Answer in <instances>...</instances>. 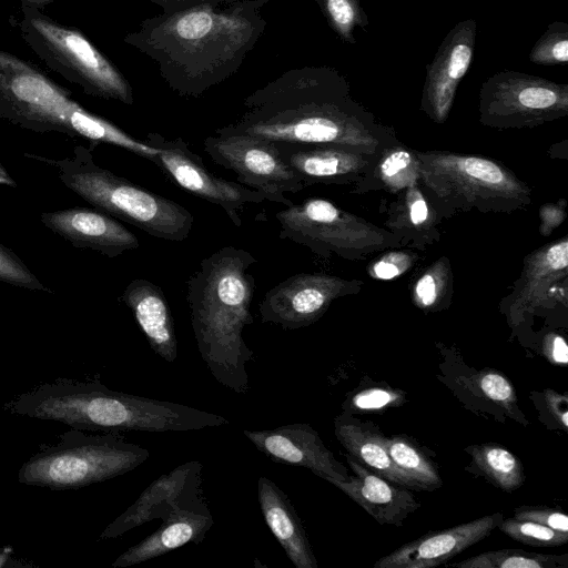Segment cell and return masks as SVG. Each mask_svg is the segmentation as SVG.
I'll return each instance as SVG.
<instances>
[{
  "mask_svg": "<svg viewBox=\"0 0 568 568\" xmlns=\"http://www.w3.org/2000/svg\"><path fill=\"white\" fill-rule=\"evenodd\" d=\"M545 406L561 429H568V396L567 393H558L554 389H545L542 393Z\"/></svg>",
  "mask_w": 568,
  "mask_h": 568,
  "instance_id": "cell-41",
  "label": "cell"
},
{
  "mask_svg": "<svg viewBox=\"0 0 568 568\" xmlns=\"http://www.w3.org/2000/svg\"><path fill=\"white\" fill-rule=\"evenodd\" d=\"M273 142L304 186L357 184L372 172L381 155L336 143Z\"/></svg>",
  "mask_w": 568,
  "mask_h": 568,
  "instance_id": "cell-16",
  "label": "cell"
},
{
  "mask_svg": "<svg viewBox=\"0 0 568 568\" xmlns=\"http://www.w3.org/2000/svg\"><path fill=\"white\" fill-rule=\"evenodd\" d=\"M466 381L471 383L480 397L504 409L509 417L517 422L524 425L528 424L519 410L516 390L504 374L493 369H484L477 372L470 378H466Z\"/></svg>",
  "mask_w": 568,
  "mask_h": 568,
  "instance_id": "cell-32",
  "label": "cell"
},
{
  "mask_svg": "<svg viewBox=\"0 0 568 568\" xmlns=\"http://www.w3.org/2000/svg\"><path fill=\"white\" fill-rule=\"evenodd\" d=\"M480 122L527 128L568 114V85L518 71H500L479 92Z\"/></svg>",
  "mask_w": 568,
  "mask_h": 568,
  "instance_id": "cell-11",
  "label": "cell"
},
{
  "mask_svg": "<svg viewBox=\"0 0 568 568\" xmlns=\"http://www.w3.org/2000/svg\"><path fill=\"white\" fill-rule=\"evenodd\" d=\"M399 203L390 205V213L385 225L388 231L407 241L410 246L423 248L439 239L436 229L438 213L430 207L418 186H412L403 192Z\"/></svg>",
  "mask_w": 568,
  "mask_h": 568,
  "instance_id": "cell-27",
  "label": "cell"
},
{
  "mask_svg": "<svg viewBox=\"0 0 568 568\" xmlns=\"http://www.w3.org/2000/svg\"><path fill=\"white\" fill-rule=\"evenodd\" d=\"M418 181L419 172L415 151L408 150L399 142L379 155L372 172L357 183L355 191L382 189L390 193H403L416 186Z\"/></svg>",
  "mask_w": 568,
  "mask_h": 568,
  "instance_id": "cell-28",
  "label": "cell"
},
{
  "mask_svg": "<svg viewBox=\"0 0 568 568\" xmlns=\"http://www.w3.org/2000/svg\"><path fill=\"white\" fill-rule=\"evenodd\" d=\"M452 272L446 258L434 263L417 280L413 290L414 303L423 310L443 307L445 297L450 292Z\"/></svg>",
  "mask_w": 568,
  "mask_h": 568,
  "instance_id": "cell-34",
  "label": "cell"
},
{
  "mask_svg": "<svg viewBox=\"0 0 568 568\" xmlns=\"http://www.w3.org/2000/svg\"><path fill=\"white\" fill-rule=\"evenodd\" d=\"M458 568H567L568 555H545L523 549H498L481 552L459 562Z\"/></svg>",
  "mask_w": 568,
  "mask_h": 568,
  "instance_id": "cell-31",
  "label": "cell"
},
{
  "mask_svg": "<svg viewBox=\"0 0 568 568\" xmlns=\"http://www.w3.org/2000/svg\"><path fill=\"white\" fill-rule=\"evenodd\" d=\"M503 518L500 513H495L452 528L426 532L381 557L374 568H432L443 565L490 535Z\"/></svg>",
  "mask_w": 568,
  "mask_h": 568,
  "instance_id": "cell-19",
  "label": "cell"
},
{
  "mask_svg": "<svg viewBox=\"0 0 568 568\" xmlns=\"http://www.w3.org/2000/svg\"><path fill=\"white\" fill-rule=\"evenodd\" d=\"M0 118L36 131H59L119 145L123 130L74 101L36 65L0 50Z\"/></svg>",
  "mask_w": 568,
  "mask_h": 568,
  "instance_id": "cell-6",
  "label": "cell"
},
{
  "mask_svg": "<svg viewBox=\"0 0 568 568\" xmlns=\"http://www.w3.org/2000/svg\"><path fill=\"white\" fill-rule=\"evenodd\" d=\"M517 519L530 520L568 534V517L559 509L546 506H520L514 510Z\"/></svg>",
  "mask_w": 568,
  "mask_h": 568,
  "instance_id": "cell-40",
  "label": "cell"
},
{
  "mask_svg": "<svg viewBox=\"0 0 568 568\" xmlns=\"http://www.w3.org/2000/svg\"><path fill=\"white\" fill-rule=\"evenodd\" d=\"M0 184L17 187V182L12 179L6 168L0 163Z\"/></svg>",
  "mask_w": 568,
  "mask_h": 568,
  "instance_id": "cell-45",
  "label": "cell"
},
{
  "mask_svg": "<svg viewBox=\"0 0 568 568\" xmlns=\"http://www.w3.org/2000/svg\"><path fill=\"white\" fill-rule=\"evenodd\" d=\"M529 59L542 65L567 64L568 24L559 21L549 24L531 49Z\"/></svg>",
  "mask_w": 568,
  "mask_h": 568,
  "instance_id": "cell-37",
  "label": "cell"
},
{
  "mask_svg": "<svg viewBox=\"0 0 568 568\" xmlns=\"http://www.w3.org/2000/svg\"><path fill=\"white\" fill-rule=\"evenodd\" d=\"M415 258L412 252L390 251L369 266L368 274L376 280H393L408 271L415 263Z\"/></svg>",
  "mask_w": 568,
  "mask_h": 568,
  "instance_id": "cell-39",
  "label": "cell"
},
{
  "mask_svg": "<svg viewBox=\"0 0 568 568\" xmlns=\"http://www.w3.org/2000/svg\"><path fill=\"white\" fill-rule=\"evenodd\" d=\"M18 28L26 43L50 69L87 94L133 104L130 82L80 30L23 4Z\"/></svg>",
  "mask_w": 568,
  "mask_h": 568,
  "instance_id": "cell-9",
  "label": "cell"
},
{
  "mask_svg": "<svg viewBox=\"0 0 568 568\" xmlns=\"http://www.w3.org/2000/svg\"><path fill=\"white\" fill-rule=\"evenodd\" d=\"M474 19L458 22L445 37L435 58L426 67L422 109L435 122L446 121L456 90L468 71L475 49Z\"/></svg>",
  "mask_w": 568,
  "mask_h": 568,
  "instance_id": "cell-17",
  "label": "cell"
},
{
  "mask_svg": "<svg viewBox=\"0 0 568 568\" xmlns=\"http://www.w3.org/2000/svg\"><path fill=\"white\" fill-rule=\"evenodd\" d=\"M210 508L186 509L166 520L142 541L128 548L113 562V568H126L165 555L189 542L201 544L211 527Z\"/></svg>",
  "mask_w": 568,
  "mask_h": 568,
  "instance_id": "cell-25",
  "label": "cell"
},
{
  "mask_svg": "<svg viewBox=\"0 0 568 568\" xmlns=\"http://www.w3.org/2000/svg\"><path fill=\"white\" fill-rule=\"evenodd\" d=\"M272 0H237L145 18L124 42L153 61L168 87L197 98L234 75L265 28Z\"/></svg>",
  "mask_w": 568,
  "mask_h": 568,
  "instance_id": "cell-2",
  "label": "cell"
},
{
  "mask_svg": "<svg viewBox=\"0 0 568 568\" xmlns=\"http://www.w3.org/2000/svg\"><path fill=\"white\" fill-rule=\"evenodd\" d=\"M263 518L296 568H317L306 531L287 495L265 476L257 481Z\"/></svg>",
  "mask_w": 568,
  "mask_h": 568,
  "instance_id": "cell-24",
  "label": "cell"
},
{
  "mask_svg": "<svg viewBox=\"0 0 568 568\" xmlns=\"http://www.w3.org/2000/svg\"><path fill=\"white\" fill-rule=\"evenodd\" d=\"M45 227L75 247L91 248L108 257L138 248L139 239L111 215L88 207H72L40 215Z\"/></svg>",
  "mask_w": 568,
  "mask_h": 568,
  "instance_id": "cell-20",
  "label": "cell"
},
{
  "mask_svg": "<svg viewBox=\"0 0 568 568\" xmlns=\"http://www.w3.org/2000/svg\"><path fill=\"white\" fill-rule=\"evenodd\" d=\"M0 281L32 291L52 293L11 250L0 243Z\"/></svg>",
  "mask_w": 568,
  "mask_h": 568,
  "instance_id": "cell-38",
  "label": "cell"
},
{
  "mask_svg": "<svg viewBox=\"0 0 568 568\" xmlns=\"http://www.w3.org/2000/svg\"><path fill=\"white\" fill-rule=\"evenodd\" d=\"M345 458L353 475L346 480H325L346 494L379 525L400 527L420 507L409 488L396 485L369 470L348 454Z\"/></svg>",
  "mask_w": 568,
  "mask_h": 568,
  "instance_id": "cell-21",
  "label": "cell"
},
{
  "mask_svg": "<svg viewBox=\"0 0 568 568\" xmlns=\"http://www.w3.org/2000/svg\"><path fill=\"white\" fill-rule=\"evenodd\" d=\"M11 415L65 424L74 429L118 433L187 432L220 427L224 417L194 407L108 388L100 381L58 378L9 399Z\"/></svg>",
  "mask_w": 568,
  "mask_h": 568,
  "instance_id": "cell-4",
  "label": "cell"
},
{
  "mask_svg": "<svg viewBox=\"0 0 568 568\" xmlns=\"http://www.w3.org/2000/svg\"><path fill=\"white\" fill-rule=\"evenodd\" d=\"M280 239L308 247L314 254L355 261L402 241L384 227L376 226L329 202L310 197L276 212Z\"/></svg>",
  "mask_w": 568,
  "mask_h": 568,
  "instance_id": "cell-10",
  "label": "cell"
},
{
  "mask_svg": "<svg viewBox=\"0 0 568 568\" xmlns=\"http://www.w3.org/2000/svg\"><path fill=\"white\" fill-rule=\"evenodd\" d=\"M567 266V237L527 256L521 275L507 300V314L514 324L520 322L525 312L540 305L556 283L566 280Z\"/></svg>",
  "mask_w": 568,
  "mask_h": 568,
  "instance_id": "cell-22",
  "label": "cell"
},
{
  "mask_svg": "<svg viewBox=\"0 0 568 568\" xmlns=\"http://www.w3.org/2000/svg\"><path fill=\"white\" fill-rule=\"evenodd\" d=\"M12 550L7 548H0V568H23L32 567L31 564L24 562L21 559H17L12 555Z\"/></svg>",
  "mask_w": 568,
  "mask_h": 568,
  "instance_id": "cell-44",
  "label": "cell"
},
{
  "mask_svg": "<svg viewBox=\"0 0 568 568\" xmlns=\"http://www.w3.org/2000/svg\"><path fill=\"white\" fill-rule=\"evenodd\" d=\"M470 456L468 471L488 480L496 488L511 493L526 479L523 464L511 452L496 443L474 444L465 448Z\"/></svg>",
  "mask_w": 568,
  "mask_h": 568,
  "instance_id": "cell-29",
  "label": "cell"
},
{
  "mask_svg": "<svg viewBox=\"0 0 568 568\" xmlns=\"http://www.w3.org/2000/svg\"><path fill=\"white\" fill-rule=\"evenodd\" d=\"M52 1H55V0H20L21 4L28 6V7H33V8L42 7Z\"/></svg>",
  "mask_w": 568,
  "mask_h": 568,
  "instance_id": "cell-46",
  "label": "cell"
},
{
  "mask_svg": "<svg viewBox=\"0 0 568 568\" xmlns=\"http://www.w3.org/2000/svg\"><path fill=\"white\" fill-rule=\"evenodd\" d=\"M202 464L186 462L152 481L138 499L101 532L99 539L116 538L154 519L166 520L186 510L209 507L202 487Z\"/></svg>",
  "mask_w": 568,
  "mask_h": 568,
  "instance_id": "cell-15",
  "label": "cell"
},
{
  "mask_svg": "<svg viewBox=\"0 0 568 568\" xmlns=\"http://www.w3.org/2000/svg\"><path fill=\"white\" fill-rule=\"evenodd\" d=\"M334 433L347 454L364 467L396 485L419 489L414 480L395 467L386 447V436L372 422L342 413L334 419Z\"/></svg>",
  "mask_w": 568,
  "mask_h": 568,
  "instance_id": "cell-26",
  "label": "cell"
},
{
  "mask_svg": "<svg viewBox=\"0 0 568 568\" xmlns=\"http://www.w3.org/2000/svg\"><path fill=\"white\" fill-rule=\"evenodd\" d=\"M145 143L159 150L154 165L163 174L186 192L221 206L237 227L242 226L240 212L246 204L266 201L253 189L214 175L182 138L170 140L151 132Z\"/></svg>",
  "mask_w": 568,
  "mask_h": 568,
  "instance_id": "cell-13",
  "label": "cell"
},
{
  "mask_svg": "<svg viewBox=\"0 0 568 568\" xmlns=\"http://www.w3.org/2000/svg\"><path fill=\"white\" fill-rule=\"evenodd\" d=\"M542 353L550 364L567 366L568 346L561 335L556 333L546 335L542 342Z\"/></svg>",
  "mask_w": 568,
  "mask_h": 568,
  "instance_id": "cell-42",
  "label": "cell"
},
{
  "mask_svg": "<svg viewBox=\"0 0 568 568\" xmlns=\"http://www.w3.org/2000/svg\"><path fill=\"white\" fill-rule=\"evenodd\" d=\"M257 260L229 245L203 258L186 281V302L197 349L213 377L226 388L248 389L246 365L254 359L243 331L253 323L255 278L248 268Z\"/></svg>",
  "mask_w": 568,
  "mask_h": 568,
  "instance_id": "cell-3",
  "label": "cell"
},
{
  "mask_svg": "<svg viewBox=\"0 0 568 568\" xmlns=\"http://www.w3.org/2000/svg\"><path fill=\"white\" fill-rule=\"evenodd\" d=\"M386 447L395 467L420 490H435L442 486L436 464L413 438L406 435L386 437Z\"/></svg>",
  "mask_w": 568,
  "mask_h": 568,
  "instance_id": "cell-30",
  "label": "cell"
},
{
  "mask_svg": "<svg viewBox=\"0 0 568 568\" xmlns=\"http://www.w3.org/2000/svg\"><path fill=\"white\" fill-rule=\"evenodd\" d=\"M149 456L148 449L115 433L94 435L71 428L27 459L17 478L51 490L79 489L129 473Z\"/></svg>",
  "mask_w": 568,
  "mask_h": 568,
  "instance_id": "cell-8",
  "label": "cell"
},
{
  "mask_svg": "<svg viewBox=\"0 0 568 568\" xmlns=\"http://www.w3.org/2000/svg\"><path fill=\"white\" fill-rule=\"evenodd\" d=\"M317 3L338 38L344 42L355 43V29H364L368 23L361 0H317Z\"/></svg>",
  "mask_w": 568,
  "mask_h": 568,
  "instance_id": "cell-33",
  "label": "cell"
},
{
  "mask_svg": "<svg viewBox=\"0 0 568 568\" xmlns=\"http://www.w3.org/2000/svg\"><path fill=\"white\" fill-rule=\"evenodd\" d=\"M162 9V12L170 13L182 11L200 6L221 7L231 4L237 0H144Z\"/></svg>",
  "mask_w": 568,
  "mask_h": 568,
  "instance_id": "cell-43",
  "label": "cell"
},
{
  "mask_svg": "<svg viewBox=\"0 0 568 568\" xmlns=\"http://www.w3.org/2000/svg\"><path fill=\"white\" fill-rule=\"evenodd\" d=\"M243 104L237 121L215 129V134L336 143L376 155L399 143L390 129L353 100L346 79L328 67L287 70L253 91Z\"/></svg>",
  "mask_w": 568,
  "mask_h": 568,
  "instance_id": "cell-1",
  "label": "cell"
},
{
  "mask_svg": "<svg viewBox=\"0 0 568 568\" xmlns=\"http://www.w3.org/2000/svg\"><path fill=\"white\" fill-rule=\"evenodd\" d=\"M243 435L275 463L310 469L318 477L346 480L348 469L325 446L308 424H290L267 430H243Z\"/></svg>",
  "mask_w": 568,
  "mask_h": 568,
  "instance_id": "cell-18",
  "label": "cell"
},
{
  "mask_svg": "<svg viewBox=\"0 0 568 568\" xmlns=\"http://www.w3.org/2000/svg\"><path fill=\"white\" fill-rule=\"evenodd\" d=\"M204 151L221 166L236 174V182L262 193L266 201L291 206L285 193H297L305 186L282 160L273 141L246 135H209Z\"/></svg>",
  "mask_w": 568,
  "mask_h": 568,
  "instance_id": "cell-12",
  "label": "cell"
},
{
  "mask_svg": "<svg viewBox=\"0 0 568 568\" xmlns=\"http://www.w3.org/2000/svg\"><path fill=\"white\" fill-rule=\"evenodd\" d=\"M77 145L73 155L52 163L62 183L97 210L141 229L151 236L182 242L194 224V217L184 206L141 187L130 180L101 168L93 160V145Z\"/></svg>",
  "mask_w": 568,
  "mask_h": 568,
  "instance_id": "cell-5",
  "label": "cell"
},
{
  "mask_svg": "<svg viewBox=\"0 0 568 568\" xmlns=\"http://www.w3.org/2000/svg\"><path fill=\"white\" fill-rule=\"evenodd\" d=\"M419 181L444 216L456 211L513 212L531 202L530 189L506 166L481 156L415 152Z\"/></svg>",
  "mask_w": 568,
  "mask_h": 568,
  "instance_id": "cell-7",
  "label": "cell"
},
{
  "mask_svg": "<svg viewBox=\"0 0 568 568\" xmlns=\"http://www.w3.org/2000/svg\"><path fill=\"white\" fill-rule=\"evenodd\" d=\"M362 282L324 273H298L270 288L258 305L261 321L297 329L317 322L336 298L355 294Z\"/></svg>",
  "mask_w": 568,
  "mask_h": 568,
  "instance_id": "cell-14",
  "label": "cell"
},
{
  "mask_svg": "<svg viewBox=\"0 0 568 568\" xmlns=\"http://www.w3.org/2000/svg\"><path fill=\"white\" fill-rule=\"evenodd\" d=\"M121 301L131 310L155 354L169 363L178 356L174 321L162 288L145 278L131 281Z\"/></svg>",
  "mask_w": 568,
  "mask_h": 568,
  "instance_id": "cell-23",
  "label": "cell"
},
{
  "mask_svg": "<svg viewBox=\"0 0 568 568\" xmlns=\"http://www.w3.org/2000/svg\"><path fill=\"white\" fill-rule=\"evenodd\" d=\"M406 400V394L403 390L386 384H373L351 393L343 404V413L354 415L382 412L402 406Z\"/></svg>",
  "mask_w": 568,
  "mask_h": 568,
  "instance_id": "cell-35",
  "label": "cell"
},
{
  "mask_svg": "<svg viewBox=\"0 0 568 568\" xmlns=\"http://www.w3.org/2000/svg\"><path fill=\"white\" fill-rule=\"evenodd\" d=\"M497 528L516 541L537 547H556L568 541V534L535 521L515 517L501 519Z\"/></svg>",
  "mask_w": 568,
  "mask_h": 568,
  "instance_id": "cell-36",
  "label": "cell"
}]
</instances>
